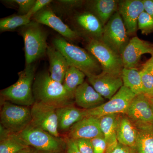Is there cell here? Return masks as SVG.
<instances>
[{
    "label": "cell",
    "mask_w": 153,
    "mask_h": 153,
    "mask_svg": "<svg viewBox=\"0 0 153 153\" xmlns=\"http://www.w3.org/2000/svg\"><path fill=\"white\" fill-rule=\"evenodd\" d=\"M33 93L35 101L56 108L73 104L74 96L68 92L63 83L51 78L49 73H39L34 79Z\"/></svg>",
    "instance_id": "1"
},
{
    "label": "cell",
    "mask_w": 153,
    "mask_h": 153,
    "mask_svg": "<svg viewBox=\"0 0 153 153\" xmlns=\"http://www.w3.org/2000/svg\"><path fill=\"white\" fill-rule=\"evenodd\" d=\"M85 76V74L78 68L69 66L65 74L63 85L68 92L74 97L75 91L84 82Z\"/></svg>",
    "instance_id": "26"
},
{
    "label": "cell",
    "mask_w": 153,
    "mask_h": 153,
    "mask_svg": "<svg viewBox=\"0 0 153 153\" xmlns=\"http://www.w3.org/2000/svg\"><path fill=\"white\" fill-rule=\"evenodd\" d=\"M41 152H40L35 148L28 146L16 153H41Z\"/></svg>",
    "instance_id": "39"
},
{
    "label": "cell",
    "mask_w": 153,
    "mask_h": 153,
    "mask_svg": "<svg viewBox=\"0 0 153 153\" xmlns=\"http://www.w3.org/2000/svg\"><path fill=\"white\" fill-rule=\"evenodd\" d=\"M118 11L123 20L128 36L134 35L138 30V20L145 11L143 0L119 1Z\"/></svg>",
    "instance_id": "14"
},
{
    "label": "cell",
    "mask_w": 153,
    "mask_h": 153,
    "mask_svg": "<svg viewBox=\"0 0 153 153\" xmlns=\"http://www.w3.org/2000/svg\"><path fill=\"white\" fill-rule=\"evenodd\" d=\"M143 68L146 69L149 71L153 75V64L149 65H143Z\"/></svg>",
    "instance_id": "40"
},
{
    "label": "cell",
    "mask_w": 153,
    "mask_h": 153,
    "mask_svg": "<svg viewBox=\"0 0 153 153\" xmlns=\"http://www.w3.org/2000/svg\"><path fill=\"white\" fill-rule=\"evenodd\" d=\"M47 54L49 62V74L55 81L63 83L67 69L70 65L64 55L55 47L47 48Z\"/></svg>",
    "instance_id": "20"
},
{
    "label": "cell",
    "mask_w": 153,
    "mask_h": 153,
    "mask_svg": "<svg viewBox=\"0 0 153 153\" xmlns=\"http://www.w3.org/2000/svg\"><path fill=\"white\" fill-rule=\"evenodd\" d=\"M6 1L7 2L16 4L19 7V15H25L29 13L36 1V0H13Z\"/></svg>",
    "instance_id": "31"
},
{
    "label": "cell",
    "mask_w": 153,
    "mask_h": 153,
    "mask_svg": "<svg viewBox=\"0 0 153 153\" xmlns=\"http://www.w3.org/2000/svg\"><path fill=\"white\" fill-rule=\"evenodd\" d=\"M121 114L105 115L99 118L100 129L107 143V151L114 147L118 143L117 132Z\"/></svg>",
    "instance_id": "22"
},
{
    "label": "cell",
    "mask_w": 153,
    "mask_h": 153,
    "mask_svg": "<svg viewBox=\"0 0 153 153\" xmlns=\"http://www.w3.org/2000/svg\"><path fill=\"white\" fill-rule=\"evenodd\" d=\"M27 146L17 134L11 133L0 140V153H16Z\"/></svg>",
    "instance_id": "28"
},
{
    "label": "cell",
    "mask_w": 153,
    "mask_h": 153,
    "mask_svg": "<svg viewBox=\"0 0 153 153\" xmlns=\"http://www.w3.org/2000/svg\"><path fill=\"white\" fill-rule=\"evenodd\" d=\"M56 109L55 107L35 101L31 108L30 124L56 137H60Z\"/></svg>",
    "instance_id": "10"
},
{
    "label": "cell",
    "mask_w": 153,
    "mask_h": 153,
    "mask_svg": "<svg viewBox=\"0 0 153 153\" xmlns=\"http://www.w3.org/2000/svg\"><path fill=\"white\" fill-rule=\"evenodd\" d=\"M1 125L14 134H19L31 123V108L1 100Z\"/></svg>",
    "instance_id": "5"
},
{
    "label": "cell",
    "mask_w": 153,
    "mask_h": 153,
    "mask_svg": "<svg viewBox=\"0 0 153 153\" xmlns=\"http://www.w3.org/2000/svg\"><path fill=\"white\" fill-rule=\"evenodd\" d=\"M56 112L59 133L68 132L75 123L86 117L85 110L77 108L73 104L58 108Z\"/></svg>",
    "instance_id": "19"
},
{
    "label": "cell",
    "mask_w": 153,
    "mask_h": 153,
    "mask_svg": "<svg viewBox=\"0 0 153 153\" xmlns=\"http://www.w3.org/2000/svg\"><path fill=\"white\" fill-rule=\"evenodd\" d=\"M105 153H137L135 149L118 143L117 144Z\"/></svg>",
    "instance_id": "35"
},
{
    "label": "cell",
    "mask_w": 153,
    "mask_h": 153,
    "mask_svg": "<svg viewBox=\"0 0 153 153\" xmlns=\"http://www.w3.org/2000/svg\"><path fill=\"white\" fill-rule=\"evenodd\" d=\"M57 1L62 7L69 9L80 7L83 3V1L78 0H60Z\"/></svg>",
    "instance_id": "36"
},
{
    "label": "cell",
    "mask_w": 153,
    "mask_h": 153,
    "mask_svg": "<svg viewBox=\"0 0 153 153\" xmlns=\"http://www.w3.org/2000/svg\"><path fill=\"white\" fill-rule=\"evenodd\" d=\"M103 136L100 125V119L88 116L75 123L68 132L67 137L74 140H91Z\"/></svg>",
    "instance_id": "16"
},
{
    "label": "cell",
    "mask_w": 153,
    "mask_h": 153,
    "mask_svg": "<svg viewBox=\"0 0 153 153\" xmlns=\"http://www.w3.org/2000/svg\"><path fill=\"white\" fill-rule=\"evenodd\" d=\"M151 55L152 56H151V58H149L143 65H149L153 64V54Z\"/></svg>",
    "instance_id": "41"
},
{
    "label": "cell",
    "mask_w": 153,
    "mask_h": 153,
    "mask_svg": "<svg viewBox=\"0 0 153 153\" xmlns=\"http://www.w3.org/2000/svg\"><path fill=\"white\" fill-rule=\"evenodd\" d=\"M126 114L135 124L152 123L153 98L145 94L136 96Z\"/></svg>",
    "instance_id": "12"
},
{
    "label": "cell",
    "mask_w": 153,
    "mask_h": 153,
    "mask_svg": "<svg viewBox=\"0 0 153 153\" xmlns=\"http://www.w3.org/2000/svg\"><path fill=\"white\" fill-rule=\"evenodd\" d=\"M94 153H105L108 149V144L104 136L90 140Z\"/></svg>",
    "instance_id": "32"
},
{
    "label": "cell",
    "mask_w": 153,
    "mask_h": 153,
    "mask_svg": "<svg viewBox=\"0 0 153 153\" xmlns=\"http://www.w3.org/2000/svg\"><path fill=\"white\" fill-rule=\"evenodd\" d=\"M143 88L145 94L153 98V75L149 71L142 68L140 71Z\"/></svg>",
    "instance_id": "30"
},
{
    "label": "cell",
    "mask_w": 153,
    "mask_h": 153,
    "mask_svg": "<svg viewBox=\"0 0 153 153\" xmlns=\"http://www.w3.org/2000/svg\"><path fill=\"white\" fill-rule=\"evenodd\" d=\"M136 95L128 88L123 86L108 101L93 109L85 110L86 117L100 118L105 115L126 114Z\"/></svg>",
    "instance_id": "9"
},
{
    "label": "cell",
    "mask_w": 153,
    "mask_h": 153,
    "mask_svg": "<svg viewBox=\"0 0 153 153\" xmlns=\"http://www.w3.org/2000/svg\"><path fill=\"white\" fill-rule=\"evenodd\" d=\"M17 134L28 146L41 152H62L66 146L65 140L30 124Z\"/></svg>",
    "instance_id": "6"
},
{
    "label": "cell",
    "mask_w": 153,
    "mask_h": 153,
    "mask_svg": "<svg viewBox=\"0 0 153 153\" xmlns=\"http://www.w3.org/2000/svg\"><path fill=\"white\" fill-rule=\"evenodd\" d=\"M118 3L116 0H94L88 1V6L90 12L97 17L104 27L118 11Z\"/></svg>",
    "instance_id": "23"
},
{
    "label": "cell",
    "mask_w": 153,
    "mask_h": 153,
    "mask_svg": "<svg viewBox=\"0 0 153 153\" xmlns=\"http://www.w3.org/2000/svg\"><path fill=\"white\" fill-rule=\"evenodd\" d=\"M33 16L28 13L25 15H15L3 18L0 20L1 33L13 31L20 27H23L30 23Z\"/></svg>",
    "instance_id": "27"
},
{
    "label": "cell",
    "mask_w": 153,
    "mask_h": 153,
    "mask_svg": "<svg viewBox=\"0 0 153 153\" xmlns=\"http://www.w3.org/2000/svg\"><path fill=\"white\" fill-rule=\"evenodd\" d=\"M35 72V65H26L25 69L18 73L19 79L17 82L1 91V100L22 106H32L35 102L33 93Z\"/></svg>",
    "instance_id": "3"
},
{
    "label": "cell",
    "mask_w": 153,
    "mask_h": 153,
    "mask_svg": "<svg viewBox=\"0 0 153 153\" xmlns=\"http://www.w3.org/2000/svg\"><path fill=\"white\" fill-rule=\"evenodd\" d=\"M124 86L136 95L145 94L140 71L137 68H123L121 74Z\"/></svg>",
    "instance_id": "25"
},
{
    "label": "cell",
    "mask_w": 153,
    "mask_h": 153,
    "mask_svg": "<svg viewBox=\"0 0 153 153\" xmlns=\"http://www.w3.org/2000/svg\"><path fill=\"white\" fill-rule=\"evenodd\" d=\"M52 2V0H36V2L29 13L33 17Z\"/></svg>",
    "instance_id": "34"
},
{
    "label": "cell",
    "mask_w": 153,
    "mask_h": 153,
    "mask_svg": "<svg viewBox=\"0 0 153 153\" xmlns=\"http://www.w3.org/2000/svg\"><path fill=\"white\" fill-rule=\"evenodd\" d=\"M74 140L81 153H94L90 140L77 139Z\"/></svg>",
    "instance_id": "33"
},
{
    "label": "cell",
    "mask_w": 153,
    "mask_h": 153,
    "mask_svg": "<svg viewBox=\"0 0 153 153\" xmlns=\"http://www.w3.org/2000/svg\"><path fill=\"white\" fill-rule=\"evenodd\" d=\"M128 36L122 18L117 11L104 26L101 41L121 56L129 41Z\"/></svg>",
    "instance_id": "8"
},
{
    "label": "cell",
    "mask_w": 153,
    "mask_h": 153,
    "mask_svg": "<svg viewBox=\"0 0 153 153\" xmlns=\"http://www.w3.org/2000/svg\"><path fill=\"white\" fill-rule=\"evenodd\" d=\"M138 30L143 35H148L153 33V18L145 11L139 17Z\"/></svg>",
    "instance_id": "29"
},
{
    "label": "cell",
    "mask_w": 153,
    "mask_h": 153,
    "mask_svg": "<svg viewBox=\"0 0 153 153\" xmlns=\"http://www.w3.org/2000/svg\"><path fill=\"white\" fill-rule=\"evenodd\" d=\"M62 152H42L41 153H62Z\"/></svg>",
    "instance_id": "42"
},
{
    "label": "cell",
    "mask_w": 153,
    "mask_h": 153,
    "mask_svg": "<svg viewBox=\"0 0 153 153\" xmlns=\"http://www.w3.org/2000/svg\"><path fill=\"white\" fill-rule=\"evenodd\" d=\"M152 124H153V122L152 123Z\"/></svg>",
    "instance_id": "43"
},
{
    "label": "cell",
    "mask_w": 153,
    "mask_h": 153,
    "mask_svg": "<svg viewBox=\"0 0 153 153\" xmlns=\"http://www.w3.org/2000/svg\"><path fill=\"white\" fill-rule=\"evenodd\" d=\"M137 137V129L135 124L126 115L122 114L117 129L118 142L135 149Z\"/></svg>",
    "instance_id": "21"
},
{
    "label": "cell",
    "mask_w": 153,
    "mask_h": 153,
    "mask_svg": "<svg viewBox=\"0 0 153 153\" xmlns=\"http://www.w3.org/2000/svg\"><path fill=\"white\" fill-rule=\"evenodd\" d=\"M145 11L153 18V0H143Z\"/></svg>",
    "instance_id": "38"
},
{
    "label": "cell",
    "mask_w": 153,
    "mask_h": 153,
    "mask_svg": "<svg viewBox=\"0 0 153 153\" xmlns=\"http://www.w3.org/2000/svg\"><path fill=\"white\" fill-rule=\"evenodd\" d=\"M137 129L136 150L137 153H153V124H135Z\"/></svg>",
    "instance_id": "24"
},
{
    "label": "cell",
    "mask_w": 153,
    "mask_h": 153,
    "mask_svg": "<svg viewBox=\"0 0 153 153\" xmlns=\"http://www.w3.org/2000/svg\"><path fill=\"white\" fill-rule=\"evenodd\" d=\"M33 18L34 21L38 24L52 28L63 37L71 41H76L79 38V33L71 30L50 8L45 7Z\"/></svg>",
    "instance_id": "15"
},
{
    "label": "cell",
    "mask_w": 153,
    "mask_h": 153,
    "mask_svg": "<svg viewBox=\"0 0 153 153\" xmlns=\"http://www.w3.org/2000/svg\"><path fill=\"white\" fill-rule=\"evenodd\" d=\"M66 153H81L74 140L66 137L65 139Z\"/></svg>",
    "instance_id": "37"
},
{
    "label": "cell",
    "mask_w": 153,
    "mask_h": 153,
    "mask_svg": "<svg viewBox=\"0 0 153 153\" xmlns=\"http://www.w3.org/2000/svg\"><path fill=\"white\" fill-rule=\"evenodd\" d=\"M89 83L105 99L112 98L123 85L121 75L102 71L96 75L87 76Z\"/></svg>",
    "instance_id": "11"
},
{
    "label": "cell",
    "mask_w": 153,
    "mask_h": 153,
    "mask_svg": "<svg viewBox=\"0 0 153 153\" xmlns=\"http://www.w3.org/2000/svg\"><path fill=\"white\" fill-rule=\"evenodd\" d=\"M74 21L79 30L89 39L101 41L104 27L93 13L88 11L76 14Z\"/></svg>",
    "instance_id": "18"
},
{
    "label": "cell",
    "mask_w": 153,
    "mask_h": 153,
    "mask_svg": "<svg viewBox=\"0 0 153 153\" xmlns=\"http://www.w3.org/2000/svg\"><path fill=\"white\" fill-rule=\"evenodd\" d=\"M21 33L25 43L26 65L33 64L47 52V33L34 21L23 27Z\"/></svg>",
    "instance_id": "4"
},
{
    "label": "cell",
    "mask_w": 153,
    "mask_h": 153,
    "mask_svg": "<svg viewBox=\"0 0 153 153\" xmlns=\"http://www.w3.org/2000/svg\"><path fill=\"white\" fill-rule=\"evenodd\" d=\"M74 100L77 106L85 110L95 108L106 102V99L86 82L76 88L74 94Z\"/></svg>",
    "instance_id": "17"
},
{
    "label": "cell",
    "mask_w": 153,
    "mask_h": 153,
    "mask_svg": "<svg viewBox=\"0 0 153 153\" xmlns=\"http://www.w3.org/2000/svg\"><path fill=\"white\" fill-rule=\"evenodd\" d=\"M54 47L66 58L70 66L82 71L86 76L101 73L102 68L98 61L87 50L68 42L65 38L58 37L53 40Z\"/></svg>",
    "instance_id": "2"
},
{
    "label": "cell",
    "mask_w": 153,
    "mask_h": 153,
    "mask_svg": "<svg viewBox=\"0 0 153 153\" xmlns=\"http://www.w3.org/2000/svg\"><path fill=\"white\" fill-rule=\"evenodd\" d=\"M153 54V44L140 39L137 36L133 37L124 49L121 55L124 68H137L142 55Z\"/></svg>",
    "instance_id": "13"
},
{
    "label": "cell",
    "mask_w": 153,
    "mask_h": 153,
    "mask_svg": "<svg viewBox=\"0 0 153 153\" xmlns=\"http://www.w3.org/2000/svg\"><path fill=\"white\" fill-rule=\"evenodd\" d=\"M86 48L98 61L102 71L114 75H121L124 67L121 55L100 40L89 39Z\"/></svg>",
    "instance_id": "7"
}]
</instances>
